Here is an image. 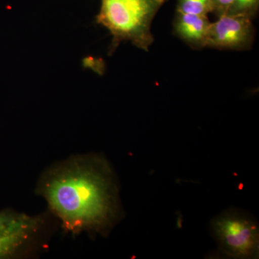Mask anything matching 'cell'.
Wrapping results in <instances>:
<instances>
[{"label": "cell", "instance_id": "3957f363", "mask_svg": "<svg viewBox=\"0 0 259 259\" xmlns=\"http://www.w3.org/2000/svg\"><path fill=\"white\" fill-rule=\"evenodd\" d=\"M211 234L220 251L232 258H255L259 252V226L254 215L231 207L210 223Z\"/></svg>", "mask_w": 259, "mask_h": 259}, {"label": "cell", "instance_id": "ba28073f", "mask_svg": "<svg viewBox=\"0 0 259 259\" xmlns=\"http://www.w3.org/2000/svg\"><path fill=\"white\" fill-rule=\"evenodd\" d=\"M259 0H236L226 15H245L253 18L258 8Z\"/></svg>", "mask_w": 259, "mask_h": 259}, {"label": "cell", "instance_id": "277c9868", "mask_svg": "<svg viewBox=\"0 0 259 259\" xmlns=\"http://www.w3.org/2000/svg\"><path fill=\"white\" fill-rule=\"evenodd\" d=\"M254 37L251 18L245 15H226L210 23L206 47L221 49H245Z\"/></svg>", "mask_w": 259, "mask_h": 259}, {"label": "cell", "instance_id": "8992f818", "mask_svg": "<svg viewBox=\"0 0 259 259\" xmlns=\"http://www.w3.org/2000/svg\"><path fill=\"white\" fill-rule=\"evenodd\" d=\"M30 223L21 218L5 231L0 232V258L9 255L25 238Z\"/></svg>", "mask_w": 259, "mask_h": 259}, {"label": "cell", "instance_id": "7a4b0ae2", "mask_svg": "<svg viewBox=\"0 0 259 259\" xmlns=\"http://www.w3.org/2000/svg\"><path fill=\"white\" fill-rule=\"evenodd\" d=\"M167 0H101L96 23L109 30L112 39V55L121 42L128 40L140 49L148 51L153 42L151 23Z\"/></svg>", "mask_w": 259, "mask_h": 259}, {"label": "cell", "instance_id": "5b68a950", "mask_svg": "<svg viewBox=\"0 0 259 259\" xmlns=\"http://www.w3.org/2000/svg\"><path fill=\"white\" fill-rule=\"evenodd\" d=\"M210 22L207 16L177 12L175 31L194 47H206Z\"/></svg>", "mask_w": 259, "mask_h": 259}, {"label": "cell", "instance_id": "9c48e42d", "mask_svg": "<svg viewBox=\"0 0 259 259\" xmlns=\"http://www.w3.org/2000/svg\"><path fill=\"white\" fill-rule=\"evenodd\" d=\"M236 0H212V13L218 18L226 15Z\"/></svg>", "mask_w": 259, "mask_h": 259}, {"label": "cell", "instance_id": "30bf717a", "mask_svg": "<svg viewBox=\"0 0 259 259\" xmlns=\"http://www.w3.org/2000/svg\"><path fill=\"white\" fill-rule=\"evenodd\" d=\"M21 218L16 217L8 212H0V232L5 231Z\"/></svg>", "mask_w": 259, "mask_h": 259}, {"label": "cell", "instance_id": "52a82bcc", "mask_svg": "<svg viewBox=\"0 0 259 259\" xmlns=\"http://www.w3.org/2000/svg\"><path fill=\"white\" fill-rule=\"evenodd\" d=\"M177 12L207 16L212 13V0H178Z\"/></svg>", "mask_w": 259, "mask_h": 259}, {"label": "cell", "instance_id": "6da1fadb", "mask_svg": "<svg viewBox=\"0 0 259 259\" xmlns=\"http://www.w3.org/2000/svg\"><path fill=\"white\" fill-rule=\"evenodd\" d=\"M47 194L54 209L70 224L102 228L113 218V189L104 165L61 174L51 181Z\"/></svg>", "mask_w": 259, "mask_h": 259}]
</instances>
